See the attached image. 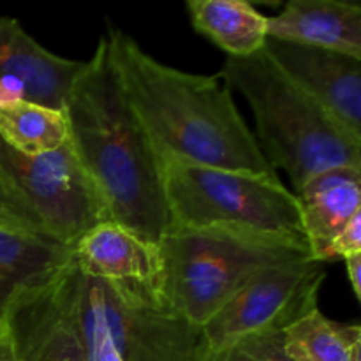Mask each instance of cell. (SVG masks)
I'll return each instance as SVG.
<instances>
[{"instance_id":"cell-1","label":"cell","mask_w":361,"mask_h":361,"mask_svg":"<svg viewBox=\"0 0 361 361\" xmlns=\"http://www.w3.org/2000/svg\"><path fill=\"white\" fill-rule=\"evenodd\" d=\"M104 39L123 95L159 161L279 180L224 80L166 66L113 25Z\"/></svg>"},{"instance_id":"cell-2","label":"cell","mask_w":361,"mask_h":361,"mask_svg":"<svg viewBox=\"0 0 361 361\" xmlns=\"http://www.w3.org/2000/svg\"><path fill=\"white\" fill-rule=\"evenodd\" d=\"M63 115L71 148L109 221L157 247L171 226L161 161L123 95L104 37L74 78Z\"/></svg>"},{"instance_id":"cell-3","label":"cell","mask_w":361,"mask_h":361,"mask_svg":"<svg viewBox=\"0 0 361 361\" xmlns=\"http://www.w3.org/2000/svg\"><path fill=\"white\" fill-rule=\"evenodd\" d=\"M217 76L247 99L264 159L274 171H286L296 192L328 169L361 168V140L342 129L263 51L228 56Z\"/></svg>"},{"instance_id":"cell-4","label":"cell","mask_w":361,"mask_h":361,"mask_svg":"<svg viewBox=\"0 0 361 361\" xmlns=\"http://www.w3.org/2000/svg\"><path fill=\"white\" fill-rule=\"evenodd\" d=\"M157 249L161 270L155 288L200 328L259 271L312 259L307 240L178 226H169Z\"/></svg>"},{"instance_id":"cell-5","label":"cell","mask_w":361,"mask_h":361,"mask_svg":"<svg viewBox=\"0 0 361 361\" xmlns=\"http://www.w3.org/2000/svg\"><path fill=\"white\" fill-rule=\"evenodd\" d=\"M161 168L171 226L307 240L298 201L281 178L178 161Z\"/></svg>"},{"instance_id":"cell-6","label":"cell","mask_w":361,"mask_h":361,"mask_svg":"<svg viewBox=\"0 0 361 361\" xmlns=\"http://www.w3.org/2000/svg\"><path fill=\"white\" fill-rule=\"evenodd\" d=\"M80 309L106 331L123 361H203V328L176 312L154 281H99L81 274Z\"/></svg>"},{"instance_id":"cell-7","label":"cell","mask_w":361,"mask_h":361,"mask_svg":"<svg viewBox=\"0 0 361 361\" xmlns=\"http://www.w3.org/2000/svg\"><path fill=\"white\" fill-rule=\"evenodd\" d=\"M0 180L28 201L53 238L74 245L99 222L109 221L97 189L69 141L46 155H27L0 137Z\"/></svg>"},{"instance_id":"cell-8","label":"cell","mask_w":361,"mask_h":361,"mask_svg":"<svg viewBox=\"0 0 361 361\" xmlns=\"http://www.w3.org/2000/svg\"><path fill=\"white\" fill-rule=\"evenodd\" d=\"M326 279L314 259L277 264L254 275L204 323L208 349L259 331H286L317 309Z\"/></svg>"},{"instance_id":"cell-9","label":"cell","mask_w":361,"mask_h":361,"mask_svg":"<svg viewBox=\"0 0 361 361\" xmlns=\"http://www.w3.org/2000/svg\"><path fill=\"white\" fill-rule=\"evenodd\" d=\"M81 271L74 257L56 274L25 286L2 319L16 361H87L80 316Z\"/></svg>"},{"instance_id":"cell-10","label":"cell","mask_w":361,"mask_h":361,"mask_svg":"<svg viewBox=\"0 0 361 361\" xmlns=\"http://www.w3.org/2000/svg\"><path fill=\"white\" fill-rule=\"evenodd\" d=\"M263 53L342 129L361 140V59L274 37L267 39Z\"/></svg>"},{"instance_id":"cell-11","label":"cell","mask_w":361,"mask_h":361,"mask_svg":"<svg viewBox=\"0 0 361 361\" xmlns=\"http://www.w3.org/2000/svg\"><path fill=\"white\" fill-rule=\"evenodd\" d=\"M81 67L42 48L16 20L0 16V104L34 101L63 111Z\"/></svg>"},{"instance_id":"cell-12","label":"cell","mask_w":361,"mask_h":361,"mask_svg":"<svg viewBox=\"0 0 361 361\" xmlns=\"http://www.w3.org/2000/svg\"><path fill=\"white\" fill-rule=\"evenodd\" d=\"M268 37L361 59V7L341 0H291L268 16Z\"/></svg>"},{"instance_id":"cell-13","label":"cell","mask_w":361,"mask_h":361,"mask_svg":"<svg viewBox=\"0 0 361 361\" xmlns=\"http://www.w3.org/2000/svg\"><path fill=\"white\" fill-rule=\"evenodd\" d=\"M73 252L81 274L99 281H154L161 270L157 247L113 221L88 229Z\"/></svg>"},{"instance_id":"cell-14","label":"cell","mask_w":361,"mask_h":361,"mask_svg":"<svg viewBox=\"0 0 361 361\" xmlns=\"http://www.w3.org/2000/svg\"><path fill=\"white\" fill-rule=\"evenodd\" d=\"M310 256L324 247L361 212V168H335L310 178L295 194Z\"/></svg>"},{"instance_id":"cell-15","label":"cell","mask_w":361,"mask_h":361,"mask_svg":"<svg viewBox=\"0 0 361 361\" xmlns=\"http://www.w3.org/2000/svg\"><path fill=\"white\" fill-rule=\"evenodd\" d=\"M73 257V245L49 236L0 228V319L16 291L56 274Z\"/></svg>"},{"instance_id":"cell-16","label":"cell","mask_w":361,"mask_h":361,"mask_svg":"<svg viewBox=\"0 0 361 361\" xmlns=\"http://www.w3.org/2000/svg\"><path fill=\"white\" fill-rule=\"evenodd\" d=\"M194 30L210 39L233 59L263 51L268 39V16L243 0H189Z\"/></svg>"},{"instance_id":"cell-17","label":"cell","mask_w":361,"mask_h":361,"mask_svg":"<svg viewBox=\"0 0 361 361\" xmlns=\"http://www.w3.org/2000/svg\"><path fill=\"white\" fill-rule=\"evenodd\" d=\"M0 137L21 154H51L69 141L67 118L34 101L7 102L0 104Z\"/></svg>"},{"instance_id":"cell-18","label":"cell","mask_w":361,"mask_h":361,"mask_svg":"<svg viewBox=\"0 0 361 361\" xmlns=\"http://www.w3.org/2000/svg\"><path fill=\"white\" fill-rule=\"evenodd\" d=\"M293 361H360L361 328L331 321L319 309L284 331Z\"/></svg>"},{"instance_id":"cell-19","label":"cell","mask_w":361,"mask_h":361,"mask_svg":"<svg viewBox=\"0 0 361 361\" xmlns=\"http://www.w3.org/2000/svg\"><path fill=\"white\" fill-rule=\"evenodd\" d=\"M203 361H293L284 331H259L208 349Z\"/></svg>"},{"instance_id":"cell-20","label":"cell","mask_w":361,"mask_h":361,"mask_svg":"<svg viewBox=\"0 0 361 361\" xmlns=\"http://www.w3.org/2000/svg\"><path fill=\"white\" fill-rule=\"evenodd\" d=\"M0 228L34 233L53 238L41 215L25 197L0 180ZM56 240V238H55Z\"/></svg>"},{"instance_id":"cell-21","label":"cell","mask_w":361,"mask_h":361,"mask_svg":"<svg viewBox=\"0 0 361 361\" xmlns=\"http://www.w3.org/2000/svg\"><path fill=\"white\" fill-rule=\"evenodd\" d=\"M81 330H83L85 349H87V361H123L116 353L111 338L106 331L95 323L92 317L81 312Z\"/></svg>"},{"instance_id":"cell-22","label":"cell","mask_w":361,"mask_h":361,"mask_svg":"<svg viewBox=\"0 0 361 361\" xmlns=\"http://www.w3.org/2000/svg\"><path fill=\"white\" fill-rule=\"evenodd\" d=\"M361 252V212L356 214L345 228L328 243L319 254V263L331 259H345L353 254Z\"/></svg>"},{"instance_id":"cell-23","label":"cell","mask_w":361,"mask_h":361,"mask_svg":"<svg viewBox=\"0 0 361 361\" xmlns=\"http://www.w3.org/2000/svg\"><path fill=\"white\" fill-rule=\"evenodd\" d=\"M345 271L356 298H361V252L345 257Z\"/></svg>"},{"instance_id":"cell-24","label":"cell","mask_w":361,"mask_h":361,"mask_svg":"<svg viewBox=\"0 0 361 361\" xmlns=\"http://www.w3.org/2000/svg\"><path fill=\"white\" fill-rule=\"evenodd\" d=\"M0 361H16L14 360L13 344H11L9 330H7L4 319H0Z\"/></svg>"}]
</instances>
